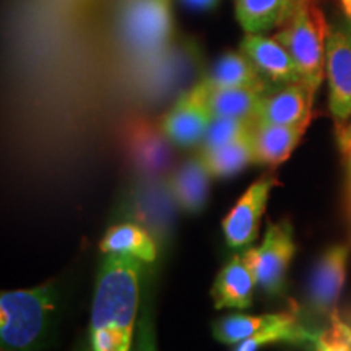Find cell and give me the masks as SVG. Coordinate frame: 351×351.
<instances>
[{"mask_svg": "<svg viewBox=\"0 0 351 351\" xmlns=\"http://www.w3.org/2000/svg\"><path fill=\"white\" fill-rule=\"evenodd\" d=\"M256 119H234V117H213L204 142L202 150H213L230 142H234L241 137L249 135L254 129Z\"/></svg>", "mask_w": 351, "mask_h": 351, "instance_id": "23", "label": "cell"}, {"mask_svg": "<svg viewBox=\"0 0 351 351\" xmlns=\"http://www.w3.org/2000/svg\"><path fill=\"white\" fill-rule=\"evenodd\" d=\"M213 116L205 101V93L197 83L176 101L161 121V132L176 147L194 148L202 145Z\"/></svg>", "mask_w": 351, "mask_h": 351, "instance_id": "9", "label": "cell"}, {"mask_svg": "<svg viewBox=\"0 0 351 351\" xmlns=\"http://www.w3.org/2000/svg\"><path fill=\"white\" fill-rule=\"evenodd\" d=\"M166 137H158L153 132H135L132 138V156L147 173H160L169 163V150L166 147Z\"/></svg>", "mask_w": 351, "mask_h": 351, "instance_id": "22", "label": "cell"}, {"mask_svg": "<svg viewBox=\"0 0 351 351\" xmlns=\"http://www.w3.org/2000/svg\"><path fill=\"white\" fill-rule=\"evenodd\" d=\"M337 129V137H339V143L341 150H346V148L351 147V122L348 125L343 127H335Z\"/></svg>", "mask_w": 351, "mask_h": 351, "instance_id": "26", "label": "cell"}, {"mask_svg": "<svg viewBox=\"0 0 351 351\" xmlns=\"http://www.w3.org/2000/svg\"><path fill=\"white\" fill-rule=\"evenodd\" d=\"M350 256L351 236L348 241L330 245L314 263L307 282V307L317 317L328 320L339 311Z\"/></svg>", "mask_w": 351, "mask_h": 351, "instance_id": "6", "label": "cell"}, {"mask_svg": "<svg viewBox=\"0 0 351 351\" xmlns=\"http://www.w3.org/2000/svg\"><path fill=\"white\" fill-rule=\"evenodd\" d=\"M80 351H90V346H85V348H80Z\"/></svg>", "mask_w": 351, "mask_h": 351, "instance_id": "29", "label": "cell"}, {"mask_svg": "<svg viewBox=\"0 0 351 351\" xmlns=\"http://www.w3.org/2000/svg\"><path fill=\"white\" fill-rule=\"evenodd\" d=\"M132 351H158L155 315H153V304L148 291L145 293L142 300V313L138 315L137 332H135Z\"/></svg>", "mask_w": 351, "mask_h": 351, "instance_id": "24", "label": "cell"}, {"mask_svg": "<svg viewBox=\"0 0 351 351\" xmlns=\"http://www.w3.org/2000/svg\"><path fill=\"white\" fill-rule=\"evenodd\" d=\"M314 330L307 328L301 320V311L298 304H291L289 309L278 313V317L274 324L249 337L236 346L234 351H258L262 346L278 343H313Z\"/></svg>", "mask_w": 351, "mask_h": 351, "instance_id": "17", "label": "cell"}, {"mask_svg": "<svg viewBox=\"0 0 351 351\" xmlns=\"http://www.w3.org/2000/svg\"><path fill=\"white\" fill-rule=\"evenodd\" d=\"M199 155L208 168L212 178L218 179L232 178L251 163H256L251 134L234 140V142L213 148V150L200 152Z\"/></svg>", "mask_w": 351, "mask_h": 351, "instance_id": "20", "label": "cell"}, {"mask_svg": "<svg viewBox=\"0 0 351 351\" xmlns=\"http://www.w3.org/2000/svg\"><path fill=\"white\" fill-rule=\"evenodd\" d=\"M208 90L221 88H258L269 91L271 85L257 72L244 52H226L208 70L207 77L200 82Z\"/></svg>", "mask_w": 351, "mask_h": 351, "instance_id": "15", "label": "cell"}, {"mask_svg": "<svg viewBox=\"0 0 351 351\" xmlns=\"http://www.w3.org/2000/svg\"><path fill=\"white\" fill-rule=\"evenodd\" d=\"M328 109L335 127H343L351 117V26L330 28L326 49Z\"/></svg>", "mask_w": 351, "mask_h": 351, "instance_id": "7", "label": "cell"}, {"mask_svg": "<svg viewBox=\"0 0 351 351\" xmlns=\"http://www.w3.org/2000/svg\"><path fill=\"white\" fill-rule=\"evenodd\" d=\"M212 174L200 155L189 158L171 176L169 189L182 212L195 215L204 212L208 204Z\"/></svg>", "mask_w": 351, "mask_h": 351, "instance_id": "14", "label": "cell"}, {"mask_svg": "<svg viewBox=\"0 0 351 351\" xmlns=\"http://www.w3.org/2000/svg\"><path fill=\"white\" fill-rule=\"evenodd\" d=\"M304 0H236V19L244 33L265 34L283 26Z\"/></svg>", "mask_w": 351, "mask_h": 351, "instance_id": "16", "label": "cell"}, {"mask_svg": "<svg viewBox=\"0 0 351 351\" xmlns=\"http://www.w3.org/2000/svg\"><path fill=\"white\" fill-rule=\"evenodd\" d=\"M330 25L314 0H304L282 26L275 39L295 60L301 80L319 90L326 77V49Z\"/></svg>", "mask_w": 351, "mask_h": 351, "instance_id": "3", "label": "cell"}, {"mask_svg": "<svg viewBox=\"0 0 351 351\" xmlns=\"http://www.w3.org/2000/svg\"><path fill=\"white\" fill-rule=\"evenodd\" d=\"M276 186H278V179L274 173L263 174L249 186L247 191L239 197L238 204L228 212L221 228L230 247H247L257 239L261 219L269 204L271 191Z\"/></svg>", "mask_w": 351, "mask_h": 351, "instance_id": "8", "label": "cell"}, {"mask_svg": "<svg viewBox=\"0 0 351 351\" xmlns=\"http://www.w3.org/2000/svg\"><path fill=\"white\" fill-rule=\"evenodd\" d=\"M138 258L106 254L96 280L90 324V351H132L140 307Z\"/></svg>", "mask_w": 351, "mask_h": 351, "instance_id": "1", "label": "cell"}, {"mask_svg": "<svg viewBox=\"0 0 351 351\" xmlns=\"http://www.w3.org/2000/svg\"><path fill=\"white\" fill-rule=\"evenodd\" d=\"M205 93V101L213 117H234V119H256L258 103L265 90L258 88H221L208 90L199 82Z\"/></svg>", "mask_w": 351, "mask_h": 351, "instance_id": "19", "label": "cell"}, {"mask_svg": "<svg viewBox=\"0 0 351 351\" xmlns=\"http://www.w3.org/2000/svg\"><path fill=\"white\" fill-rule=\"evenodd\" d=\"M314 95L304 82L271 86L258 103L256 121L276 125L311 124Z\"/></svg>", "mask_w": 351, "mask_h": 351, "instance_id": "10", "label": "cell"}, {"mask_svg": "<svg viewBox=\"0 0 351 351\" xmlns=\"http://www.w3.org/2000/svg\"><path fill=\"white\" fill-rule=\"evenodd\" d=\"M346 160H348V168H350V173H351V147L346 148V150H343Z\"/></svg>", "mask_w": 351, "mask_h": 351, "instance_id": "28", "label": "cell"}, {"mask_svg": "<svg viewBox=\"0 0 351 351\" xmlns=\"http://www.w3.org/2000/svg\"><path fill=\"white\" fill-rule=\"evenodd\" d=\"M309 124L276 125L256 121L251 132L256 165L276 168L295 152Z\"/></svg>", "mask_w": 351, "mask_h": 351, "instance_id": "13", "label": "cell"}, {"mask_svg": "<svg viewBox=\"0 0 351 351\" xmlns=\"http://www.w3.org/2000/svg\"><path fill=\"white\" fill-rule=\"evenodd\" d=\"M341 7H343V12L346 13V16L351 20V0H340Z\"/></svg>", "mask_w": 351, "mask_h": 351, "instance_id": "27", "label": "cell"}, {"mask_svg": "<svg viewBox=\"0 0 351 351\" xmlns=\"http://www.w3.org/2000/svg\"><path fill=\"white\" fill-rule=\"evenodd\" d=\"M296 252L293 226L283 219L270 223L262 244L245 249L257 287L269 296H282L287 289L289 263Z\"/></svg>", "mask_w": 351, "mask_h": 351, "instance_id": "5", "label": "cell"}, {"mask_svg": "<svg viewBox=\"0 0 351 351\" xmlns=\"http://www.w3.org/2000/svg\"><path fill=\"white\" fill-rule=\"evenodd\" d=\"M219 0H182V3L192 10L197 12H210L218 5Z\"/></svg>", "mask_w": 351, "mask_h": 351, "instance_id": "25", "label": "cell"}, {"mask_svg": "<svg viewBox=\"0 0 351 351\" xmlns=\"http://www.w3.org/2000/svg\"><path fill=\"white\" fill-rule=\"evenodd\" d=\"M278 313L249 315V314H230L219 317L213 322V337L219 343L238 345L249 337L256 335L257 332L263 330L274 324Z\"/></svg>", "mask_w": 351, "mask_h": 351, "instance_id": "21", "label": "cell"}, {"mask_svg": "<svg viewBox=\"0 0 351 351\" xmlns=\"http://www.w3.org/2000/svg\"><path fill=\"white\" fill-rule=\"evenodd\" d=\"M241 52L251 59L257 72L270 83L271 86L288 85V83L302 82L295 60L285 49L282 43L265 34L245 33L241 41Z\"/></svg>", "mask_w": 351, "mask_h": 351, "instance_id": "11", "label": "cell"}, {"mask_svg": "<svg viewBox=\"0 0 351 351\" xmlns=\"http://www.w3.org/2000/svg\"><path fill=\"white\" fill-rule=\"evenodd\" d=\"M256 276L245 254H238L218 271L212 287L217 309H249L252 306Z\"/></svg>", "mask_w": 351, "mask_h": 351, "instance_id": "12", "label": "cell"}, {"mask_svg": "<svg viewBox=\"0 0 351 351\" xmlns=\"http://www.w3.org/2000/svg\"><path fill=\"white\" fill-rule=\"evenodd\" d=\"M60 289L47 282L29 289L2 293L0 345L2 351H39L54 330Z\"/></svg>", "mask_w": 351, "mask_h": 351, "instance_id": "2", "label": "cell"}, {"mask_svg": "<svg viewBox=\"0 0 351 351\" xmlns=\"http://www.w3.org/2000/svg\"><path fill=\"white\" fill-rule=\"evenodd\" d=\"M173 26L169 0H127L117 15V33L124 47L145 59L166 49Z\"/></svg>", "mask_w": 351, "mask_h": 351, "instance_id": "4", "label": "cell"}, {"mask_svg": "<svg viewBox=\"0 0 351 351\" xmlns=\"http://www.w3.org/2000/svg\"><path fill=\"white\" fill-rule=\"evenodd\" d=\"M99 249L104 254L132 256L145 263L155 262L158 256L155 239L145 228L135 223H121L109 228L101 239Z\"/></svg>", "mask_w": 351, "mask_h": 351, "instance_id": "18", "label": "cell"}]
</instances>
